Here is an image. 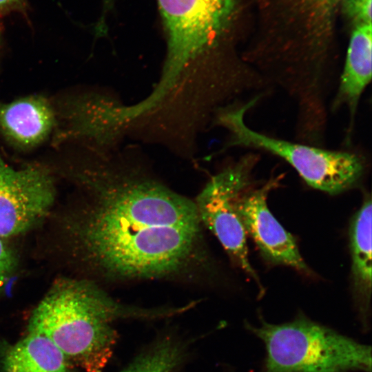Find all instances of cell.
<instances>
[{"instance_id":"cell-5","label":"cell","mask_w":372,"mask_h":372,"mask_svg":"<svg viewBox=\"0 0 372 372\" xmlns=\"http://www.w3.org/2000/svg\"><path fill=\"white\" fill-rule=\"evenodd\" d=\"M245 328L265 348L264 372L371 371V347L299 315L283 323L263 319Z\"/></svg>"},{"instance_id":"cell-11","label":"cell","mask_w":372,"mask_h":372,"mask_svg":"<svg viewBox=\"0 0 372 372\" xmlns=\"http://www.w3.org/2000/svg\"><path fill=\"white\" fill-rule=\"evenodd\" d=\"M54 104L40 94L8 103L0 101V134L14 149L29 151L41 145L56 130Z\"/></svg>"},{"instance_id":"cell-14","label":"cell","mask_w":372,"mask_h":372,"mask_svg":"<svg viewBox=\"0 0 372 372\" xmlns=\"http://www.w3.org/2000/svg\"><path fill=\"white\" fill-rule=\"evenodd\" d=\"M3 372H70L69 362L46 336L33 332L2 351Z\"/></svg>"},{"instance_id":"cell-15","label":"cell","mask_w":372,"mask_h":372,"mask_svg":"<svg viewBox=\"0 0 372 372\" xmlns=\"http://www.w3.org/2000/svg\"><path fill=\"white\" fill-rule=\"evenodd\" d=\"M185 351L179 340L165 336L142 351L121 372H174L184 361Z\"/></svg>"},{"instance_id":"cell-12","label":"cell","mask_w":372,"mask_h":372,"mask_svg":"<svg viewBox=\"0 0 372 372\" xmlns=\"http://www.w3.org/2000/svg\"><path fill=\"white\" fill-rule=\"evenodd\" d=\"M371 23L351 26L344 66L331 103L332 111L344 107L348 112L349 139L353 130L360 99L371 81Z\"/></svg>"},{"instance_id":"cell-8","label":"cell","mask_w":372,"mask_h":372,"mask_svg":"<svg viewBox=\"0 0 372 372\" xmlns=\"http://www.w3.org/2000/svg\"><path fill=\"white\" fill-rule=\"evenodd\" d=\"M55 146L75 144L98 152L112 147L133 124L130 106L101 93H71L55 102Z\"/></svg>"},{"instance_id":"cell-10","label":"cell","mask_w":372,"mask_h":372,"mask_svg":"<svg viewBox=\"0 0 372 372\" xmlns=\"http://www.w3.org/2000/svg\"><path fill=\"white\" fill-rule=\"evenodd\" d=\"M280 179V176L272 177L260 187H246L235 198L236 209L246 233L252 238L264 259L308 274L310 270L296 239L276 219L267 203L268 194Z\"/></svg>"},{"instance_id":"cell-4","label":"cell","mask_w":372,"mask_h":372,"mask_svg":"<svg viewBox=\"0 0 372 372\" xmlns=\"http://www.w3.org/2000/svg\"><path fill=\"white\" fill-rule=\"evenodd\" d=\"M181 308L145 309L124 305L91 282L61 279L33 311L28 332L49 338L69 363L85 372H102L118 340L112 326L121 319H156Z\"/></svg>"},{"instance_id":"cell-3","label":"cell","mask_w":372,"mask_h":372,"mask_svg":"<svg viewBox=\"0 0 372 372\" xmlns=\"http://www.w3.org/2000/svg\"><path fill=\"white\" fill-rule=\"evenodd\" d=\"M167 43L154 92L165 98L201 65L214 92L239 88L254 70L236 50L237 0H157ZM201 69V70H202Z\"/></svg>"},{"instance_id":"cell-7","label":"cell","mask_w":372,"mask_h":372,"mask_svg":"<svg viewBox=\"0 0 372 372\" xmlns=\"http://www.w3.org/2000/svg\"><path fill=\"white\" fill-rule=\"evenodd\" d=\"M258 155L250 153L213 176L196 198L200 222L216 236L229 256L261 289L250 264L247 233L236 209V196L250 185Z\"/></svg>"},{"instance_id":"cell-6","label":"cell","mask_w":372,"mask_h":372,"mask_svg":"<svg viewBox=\"0 0 372 372\" xmlns=\"http://www.w3.org/2000/svg\"><path fill=\"white\" fill-rule=\"evenodd\" d=\"M259 101L255 99L246 103L228 106L214 115L213 124L229 132L224 149L240 147L278 156L289 163L308 185L330 194H340L360 182L366 162L357 153L291 142L249 127L245 121V115Z\"/></svg>"},{"instance_id":"cell-19","label":"cell","mask_w":372,"mask_h":372,"mask_svg":"<svg viewBox=\"0 0 372 372\" xmlns=\"http://www.w3.org/2000/svg\"><path fill=\"white\" fill-rule=\"evenodd\" d=\"M1 25H0V48H1V39H2V31H1Z\"/></svg>"},{"instance_id":"cell-16","label":"cell","mask_w":372,"mask_h":372,"mask_svg":"<svg viewBox=\"0 0 372 372\" xmlns=\"http://www.w3.org/2000/svg\"><path fill=\"white\" fill-rule=\"evenodd\" d=\"M340 13L350 26L371 23V0H342Z\"/></svg>"},{"instance_id":"cell-9","label":"cell","mask_w":372,"mask_h":372,"mask_svg":"<svg viewBox=\"0 0 372 372\" xmlns=\"http://www.w3.org/2000/svg\"><path fill=\"white\" fill-rule=\"evenodd\" d=\"M50 169L41 163L17 169L0 152V237L21 234L40 223L54 202Z\"/></svg>"},{"instance_id":"cell-18","label":"cell","mask_w":372,"mask_h":372,"mask_svg":"<svg viewBox=\"0 0 372 372\" xmlns=\"http://www.w3.org/2000/svg\"><path fill=\"white\" fill-rule=\"evenodd\" d=\"M26 0H0V14H7L23 9Z\"/></svg>"},{"instance_id":"cell-2","label":"cell","mask_w":372,"mask_h":372,"mask_svg":"<svg viewBox=\"0 0 372 372\" xmlns=\"http://www.w3.org/2000/svg\"><path fill=\"white\" fill-rule=\"evenodd\" d=\"M342 0H256L259 24L245 59L280 87L301 94L327 89L335 67Z\"/></svg>"},{"instance_id":"cell-17","label":"cell","mask_w":372,"mask_h":372,"mask_svg":"<svg viewBox=\"0 0 372 372\" xmlns=\"http://www.w3.org/2000/svg\"><path fill=\"white\" fill-rule=\"evenodd\" d=\"M0 237V292L15 272L18 259L15 252Z\"/></svg>"},{"instance_id":"cell-1","label":"cell","mask_w":372,"mask_h":372,"mask_svg":"<svg viewBox=\"0 0 372 372\" xmlns=\"http://www.w3.org/2000/svg\"><path fill=\"white\" fill-rule=\"evenodd\" d=\"M81 164L75 163L74 174L93 197L74 233L87 262L123 280L164 277L185 267L199 238L194 203L105 163Z\"/></svg>"},{"instance_id":"cell-13","label":"cell","mask_w":372,"mask_h":372,"mask_svg":"<svg viewBox=\"0 0 372 372\" xmlns=\"http://www.w3.org/2000/svg\"><path fill=\"white\" fill-rule=\"evenodd\" d=\"M371 198L365 196L349 228L354 296L362 323L367 327L371 298Z\"/></svg>"}]
</instances>
